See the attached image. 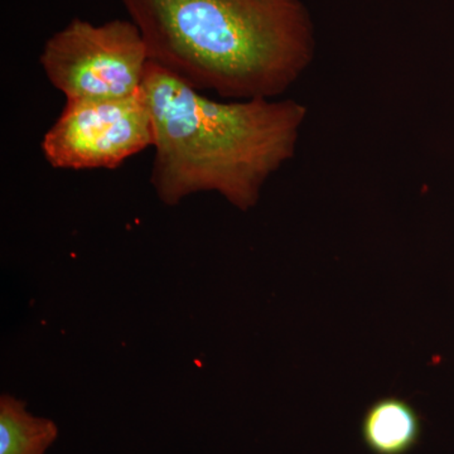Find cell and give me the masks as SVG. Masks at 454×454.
<instances>
[{
  "instance_id": "8992f818",
  "label": "cell",
  "mask_w": 454,
  "mask_h": 454,
  "mask_svg": "<svg viewBox=\"0 0 454 454\" xmlns=\"http://www.w3.org/2000/svg\"><path fill=\"white\" fill-rule=\"evenodd\" d=\"M59 433L52 419L29 413L23 400L0 396V454H46Z\"/></svg>"
},
{
  "instance_id": "7a4b0ae2",
  "label": "cell",
  "mask_w": 454,
  "mask_h": 454,
  "mask_svg": "<svg viewBox=\"0 0 454 454\" xmlns=\"http://www.w3.org/2000/svg\"><path fill=\"white\" fill-rule=\"evenodd\" d=\"M149 59L193 89L270 98L312 61V20L301 0H121Z\"/></svg>"
},
{
  "instance_id": "5b68a950",
  "label": "cell",
  "mask_w": 454,
  "mask_h": 454,
  "mask_svg": "<svg viewBox=\"0 0 454 454\" xmlns=\"http://www.w3.org/2000/svg\"><path fill=\"white\" fill-rule=\"evenodd\" d=\"M361 433L373 454H406L419 442L422 420L411 403L385 396L367 408Z\"/></svg>"
},
{
  "instance_id": "277c9868",
  "label": "cell",
  "mask_w": 454,
  "mask_h": 454,
  "mask_svg": "<svg viewBox=\"0 0 454 454\" xmlns=\"http://www.w3.org/2000/svg\"><path fill=\"white\" fill-rule=\"evenodd\" d=\"M145 92L119 100L66 101L44 134L42 153L56 169H115L153 146Z\"/></svg>"
},
{
  "instance_id": "3957f363",
  "label": "cell",
  "mask_w": 454,
  "mask_h": 454,
  "mask_svg": "<svg viewBox=\"0 0 454 454\" xmlns=\"http://www.w3.org/2000/svg\"><path fill=\"white\" fill-rule=\"evenodd\" d=\"M40 62L66 101L119 100L142 91L151 59L131 20L95 26L74 18L47 40Z\"/></svg>"
},
{
  "instance_id": "6da1fadb",
  "label": "cell",
  "mask_w": 454,
  "mask_h": 454,
  "mask_svg": "<svg viewBox=\"0 0 454 454\" xmlns=\"http://www.w3.org/2000/svg\"><path fill=\"white\" fill-rule=\"evenodd\" d=\"M143 92L153 124L151 184L167 206L217 192L247 211L295 152L307 107L295 100L221 103L149 62Z\"/></svg>"
}]
</instances>
